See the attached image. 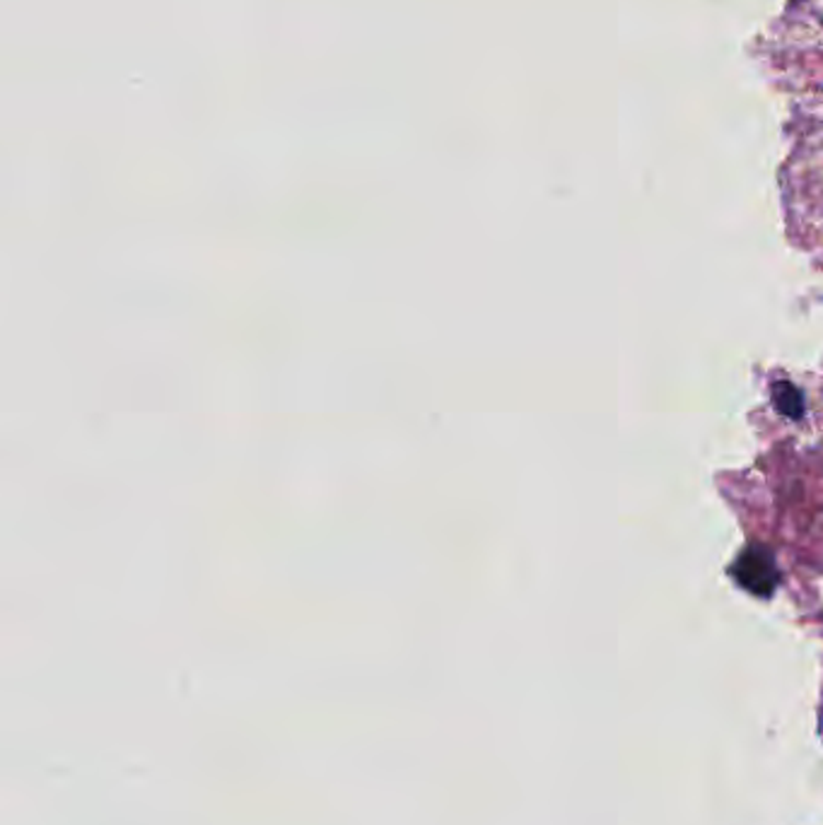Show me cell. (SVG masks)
I'll use <instances>...</instances> for the list:
<instances>
[{
    "label": "cell",
    "instance_id": "obj_1",
    "mask_svg": "<svg viewBox=\"0 0 823 825\" xmlns=\"http://www.w3.org/2000/svg\"><path fill=\"white\" fill-rule=\"evenodd\" d=\"M734 573L740 575V581L746 589L756 594H770L773 587H776V569H773V563L768 561L766 553H744L742 561L736 563Z\"/></svg>",
    "mask_w": 823,
    "mask_h": 825
},
{
    "label": "cell",
    "instance_id": "obj_2",
    "mask_svg": "<svg viewBox=\"0 0 823 825\" xmlns=\"http://www.w3.org/2000/svg\"><path fill=\"white\" fill-rule=\"evenodd\" d=\"M785 392H788V394H785V402H776V406L785 412V416H800V410H802V402H800V396H797V392L792 389V386L790 384H785Z\"/></svg>",
    "mask_w": 823,
    "mask_h": 825
}]
</instances>
